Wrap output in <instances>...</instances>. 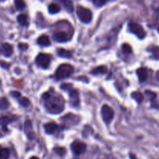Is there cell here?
Masks as SVG:
<instances>
[{
  "mask_svg": "<svg viewBox=\"0 0 159 159\" xmlns=\"http://www.w3.org/2000/svg\"><path fill=\"white\" fill-rule=\"evenodd\" d=\"M47 110L52 114H59L64 109V99L55 93L46 92L42 96Z\"/></svg>",
  "mask_w": 159,
  "mask_h": 159,
  "instance_id": "1",
  "label": "cell"
},
{
  "mask_svg": "<svg viewBox=\"0 0 159 159\" xmlns=\"http://www.w3.org/2000/svg\"><path fill=\"white\" fill-rule=\"evenodd\" d=\"M74 71V68L70 64H62L56 70L55 76L57 80H62L69 77Z\"/></svg>",
  "mask_w": 159,
  "mask_h": 159,
  "instance_id": "2",
  "label": "cell"
},
{
  "mask_svg": "<svg viewBox=\"0 0 159 159\" xmlns=\"http://www.w3.org/2000/svg\"><path fill=\"white\" fill-rule=\"evenodd\" d=\"M76 14L80 20L84 24H88L92 20V13L91 10L81 6H78L76 8Z\"/></svg>",
  "mask_w": 159,
  "mask_h": 159,
  "instance_id": "3",
  "label": "cell"
},
{
  "mask_svg": "<svg viewBox=\"0 0 159 159\" xmlns=\"http://www.w3.org/2000/svg\"><path fill=\"white\" fill-rule=\"evenodd\" d=\"M52 60V56L49 54H45V53H40L37 56L35 59V62L37 65L42 68H48V66L50 65V62Z\"/></svg>",
  "mask_w": 159,
  "mask_h": 159,
  "instance_id": "4",
  "label": "cell"
},
{
  "mask_svg": "<svg viewBox=\"0 0 159 159\" xmlns=\"http://www.w3.org/2000/svg\"><path fill=\"white\" fill-rule=\"evenodd\" d=\"M101 113H102V119L106 124H109L112 121L113 118H114V111L108 105H104L102 106Z\"/></svg>",
  "mask_w": 159,
  "mask_h": 159,
  "instance_id": "5",
  "label": "cell"
},
{
  "mask_svg": "<svg viewBox=\"0 0 159 159\" xmlns=\"http://www.w3.org/2000/svg\"><path fill=\"white\" fill-rule=\"evenodd\" d=\"M129 31L132 32L133 34L137 35L140 39H143L146 35V32L143 30L142 26L135 22H129Z\"/></svg>",
  "mask_w": 159,
  "mask_h": 159,
  "instance_id": "6",
  "label": "cell"
},
{
  "mask_svg": "<svg viewBox=\"0 0 159 159\" xmlns=\"http://www.w3.org/2000/svg\"><path fill=\"white\" fill-rule=\"evenodd\" d=\"M87 149V145L84 142L80 140H75L71 144V150L73 153L76 155H80L85 152Z\"/></svg>",
  "mask_w": 159,
  "mask_h": 159,
  "instance_id": "7",
  "label": "cell"
},
{
  "mask_svg": "<svg viewBox=\"0 0 159 159\" xmlns=\"http://www.w3.org/2000/svg\"><path fill=\"white\" fill-rule=\"evenodd\" d=\"M61 121L64 123L65 125L68 126H71L73 125L77 124L78 122L80 121V117L78 116L73 114H68L64 116L61 119Z\"/></svg>",
  "mask_w": 159,
  "mask_h": 159,
  "instance_id": "8",
  "label": "cell"
},
{
  "mask_svg": "<svg viewBox=\"0 0 159 159\" xmlns=\"http://www.w3.org/2000/svg\"><path fill=\"white\" fill-rule=\"evenodd\" d=\"M53 39L59 43H64L70 40L68 34L64 31H58L53 34Z\"/></svg>",
  "mask_w": 159,
  "mask_h": 159,
  "instance_id": "9",
  "label": "cell"
},
{
  "mask_svg": "<svg viewBox=\"0 0 159 159\" xmlns=\"http://www.w3.org/2000/svg\"><path fill=\"white\" fill-rule=\"evenodd\" d=\"M24 132L27 136L28 139L33 140L35 137V133L33 129V126L30 120H27L24 123Z\"/></svg>",
  "mask_w": 159,
  "mask_h": 159,
  "instance_id": "10",
  "label": "cell"
},
{
  "mask_svg": "<svg viewBox=\"0 0 159 159\" xmlns=\"http://www.w3.org/2000/svg\"><path fill=\"white\" fill-rule=\"evenodd\" d=\"M69 94H70V103L73 106L76 107L78 106L80 103V99H79V92L77 90H75L72 88L71 90L69 91Z\"/></svg>",
  "mask_w": 159,
  "mask_h": 159,
  "instance_id": "11",
  "label": "cell"
},
{
  "mask_svg": "<svg viewBox=\"0 0 159 159\" xmlns=\"http://www.w3.org/2000/svg\"><path fill=\"white\" fill-rule=\"evenodd\" d=\"M16 119V118L15 116H2L0 117V125L2 126V127L3 128V129L5 131L8 130L7 129V126L8 124H10L12 122L15 121Z\"/></svg>",
  "mask_w": 159,
  "mask_h": 159,
  "instance_id": "12",
  "label": "cell"
},
{
  "mask_svg": "<svg viewBox=\"0 0 159 159\" xmlns=\"http://www.w3.org/2000/svg\"><path fill=\"white\" fill-rule=\"evenodd\" d=\"M1 52L7 57H10L13 52V48L11 45L8 43H4L1 47Z\"/></svg>",
  "mask_w": 159,
  "mask_h": 159,
  "instance_id": "13",
  "label": "cell"
},
{
  "mask_svg": "<svg viewBox=\"0 0 159 159\" xmlns=\"http://www.w3.org/2000/svg\"><path fill=\"white\" fill-rule=\"evenodd\" d=\"M58 128V125L56 123H47V124L45 125V132L46 134H53L57 131Z\"/></svg>",
  "mask_w": 159,
  "mask_h": 159,
  "instance_id": "14",
  "label": "cell"
},
{
  "mask_svg": "<svg viewBox=\"0 0 159 159\" xmlns=\"http://www.w3.org/2000/svg\"><path fill=\"white\" fill-rule=\"evenodd\" d=\"M137 76H138L139 80L140 82L145 81L148 78V70L146 68H140L137 70Z\"/></svg>",
  "mask_w": 159,
  "mask_h": 159,
  "instance_id": "15",
  "label": "cell"
},
{
  "mask_svg": "<svg viewBox=\"0 0 159 159\" xmlns=\"http://www.w3.org/2000/svg\"><path fill=\"white\" fill-rule=\"evenodd\" d=\"M57 1L62 4L64 8H65L66 10H67L69 13H72V12L73 11V2H72L71 0H57Z\"/></svg>",
  "mask_w": 159,
  "mask_h": 159,
  "instance_id": "16",
  "label": "cell"
},
{
  "mask_svg": "<svg viewBox=\"0 0 159 159\" xmlns=\"http://www.w3.org/2000/svg\"><path fill=\"white\" fill-rule=\"evenodd\" d=\"M107 71H108V69H107L106 66H100L96 67L94 70H91V73L93 75L105 74L107 73Z\"/></svg>",
  "mask_w": 159,
  "mask_h": 159,
  "instance_id": "17",
  "label": "cell"
},
{
  "mask_svg": "<svg viewBox=\"0 0 159 159\" xmlns=\"http://www.w3.org/2000/svg\"><path fill=\"white\" fill-rule=\"evenodd\" d=\"M38 44L42 46H48L50 45V40L47 35H42L38 38Z\"/></svg>",
  "mask_w": 159,
  "mask_h": 159,
  "instance_id": "18",
  "label": "cell"
},
{
  "mask_svg": "<svg viewBox=\"0 0 159 159\" xmlns=\"http://www.w3.org/2000/svg\"><path fill=\"white\" fill-rule=\"evenodd\" d=\"M57 54L58 56L62 58H70L72 56L71 52L68 51V50L65 49L63 48H59L57 49Z\"/></svg>",
  "mask_w": 159,
  "mask_h": 159,
  "instance_id": "19",
  "label": "cell"
},
{
  "mask_svg": "<svg viewBox=\"0 0 159 159\" xmlns=\"http://www.w3.org/2000/svg\"><path fill=\"white\" fill-rule=\"evenodd\" d=\"M17 21L21 26H28V16L26 14H20L17 16Z\"/></svg>",
  "mask_w": 159,
  "mask_h": 159,
  "instance_id": "20",
  "label": "cell"
},
{
  "mask_svg": "<svg viewBox=\"0 0 159 159\" xmlns=\"http://www.w3.org/2000/svg\"><path fill=\"white\" fill-rule=\"evenodd\" d=\"M10 157V151L7 148L0 146V159H8Z\"/></svg>",
  "mask_w": 159,
  "mask_h": 159,
  "instance_id": "21",
  "label": "cell"
},
{
  "mask_svg": "<svg viewBox=\"0 0 159 159\" xmlns=\"http://www.w3.org/2000/svg\"><path fill=\"white\" fill-rule=\"evenodd\" d=\"M10 107V102L6 98H0V109L5 110Z\"/></svg>",
  "mask_w": 159,
  "mask_h": 159,
  "instance_id": "22",
  "label": "cell"
},
{
  "mask_svg": "<svg viewBox=\"0 0 159 159\" xmlns=\"http://www.w3.org/2000/svg\"><path fill=\"white\" fill-rule=\"evenodd\" d=\"M48 11H49V13H52V14L57 13L60 11V7L56 3H52L50 4L49 7H48Z\"/></svg>",
  "mask_w": 159,
  "mask_h": 159,
  "instance_id": "23",
  "label": "cell"
},
{
  "mask_svg": "<svg viewBox=\"0 0 159 159\" xmlns=\"http://www.w3.org/2000/svg\"><path fill=\"white\" fill-rule=\"evenodd\" d=\"M131 96L133 97V98L135 99L138 103H140V102H143V94H141L140 92L139 91H135V92H133Z\"/></svg>",
  "mask_w": 159,
  "mask_h": 159,
  "instance_id": "24",
  "label": "cell"
},
{
  "mask_svg": "<svg viewBox=\"0 0 159 159\" xmlns=\"http://www.w3.org/2000/svg\"><path fill=\"white\" fill-rule=\"evenodd\" d=\"M15 7L17 10H22L26 7L24 0H15Z\"/></svg>",
  "mask_w": 159,
  "mask_h": 159,
  "instance_id": "25",
  "label": "cell"
},
{
  "mask_svg": "<svg viewBox=\"0 0 159 159\" xmlns=\"http://www.w3.org/2000/svg\"><path fill=\"white\" fill-rule=\"evenodd\" d=\"M111 0H92L94 5L97 7H102Z\"/></svg>",
  "mask_w": 159,
  "mask_h": 159,
  "instance_id": "26",
  "label": "cell"
},
{
  "mask_svg": "<svg viewBox=\"0 0 159 159\" xmlns=\"http://www.w3.org/2000/svg\"><path fill=\"white\" fill-rule=\"evenodd\" d=\"M53 151H54L55 153H56V154L59 156L65 155V154L66 153V150L64 148H62V147H57V148H54Z\"/></svg>",
  "mask_w": 159,
  "mask_h": 159,
  "instance_id": "27",
  "label": "cell"
},
{
  "mask_svg": "<svg viewBox=\"0 0 159 159\" xmlns=\"http://www.w3.org/2000/svg\"><path fill=\"white\" fill-rule=\"evenodd\" d=\"M122 49H123V52L125 53V54L128 55L130 54L132 52V48H131V46L128 44H123L122 45Z\"/></svg>",
  "mask_w": 159,
  "mask_h": 159,
  "instance_id": "28",
  "label": "cell"
},
{
  "mask_svg": "<svg viewBox=\"0 0 159 159\" xmlns=\"http://www.w3.org/2000/svg\"><path fill=\"white\" fill-rule=\"evenodd\" d=\"M19 103L22 105L23 107H27L30 105V100L27 98L24 97L19 100Z\"/></svg>",
  "mask_w": 159,
  "mask_h": 159,
  "instance_id": "29",
  "label": "cell"
},
{
  "mask_svg": "<svg viewBox=\"0 0 159 159\" xmlns=\"http://www.w3.org/2000/svg\"><path fill=\"white\" fill-rule=\"evenodd\" d=\"M151 51L152 52L153 55L156 59H159V47H154Z\"/></svg>",
  "mask_w": 159,
  "mask_h": 159,
  "instance_id": "30",
  "label": "cell"
},
{
  "mask_svg": "<svg viewBox=\"0 0 159 159\" xmlns=\"http://www.w3.org/2000/svg\"><path fill=\"white\" fill-rule=\"evenodd\" d=\"M62 90L64 91H70L72 89V84H62L60 87Z\"/></svg>",
  "mask_w": 159,
  "mask_h": 159,
  "instance_id": "31",
  "label": "cell"
},
{
  "mask_svg": "<svg viewBox=\"0 0 159 159\" xmlns=\"http://www.w3.org/2000/svg\"><path fill=\"white\" fill-rule=\"evenodd\" d=\"M10 95H11L12 97L15 98H19L21 96V94L19 92V91H13L10 92Z\"/></svg>",
  "mask_w": 159,
  "mask_h": 159,
  "instance_id": "32",
  "label": "cell"
},
{
  "mask_svg": "<svg viewBox=\"0 0 159 159\" xmlns=\"http://www.w3.org/2000/svg\"><path fill=\"white\" fill-rule=\"evenodd\" d=\"M0 65L2 66L3 68H6V69H8L9 66H10V64L7 63V62H3V61H0Z\"/></svg>",
  "mask_w": 159,
  "mask_h": 159,
  "instance_id": "33",
  "label": "cell"
},
{
  "mask_svg": "<svg viewBox=\"0 0 159 159\" xmlns=\"http://www.w3.org/2000/svg\"><path fill=\"white\" fill-rule=\"evenodd\" d=\"M19 47L21 50H26L27 48H28L27 44H20Z\"/></svg>",
  "mask_w": 159,
  "mask_h": 159,
  "instance_id": "34",
  "label": "cell"
},
{
  "mask_svg": "<svg viewBox=\"0 0 159 159\" xmlns=\"http://www.w3.org/2000/svg\"><path fill=\"white\" fill-rule=\"evenodd\" d=\"M129 157H130V159H137L136 156L134 155V154H129Z\"/></svg>",
  "mask_w": 159,
  "mask_h": 159,
  "instance_id": "35",
  "label": "cell"
},
{
  "mask_svg": "<svg viewBox=\"0 0 159 159\" xmlns=\"http://www.w3.org/2000/svg\"><path fill=\"white\" fill-rule=\"evenodd\" d=\"M30 159H39V158H38V157H36V156H33V157H30Z\"/></svg>",
  "mask_w": 159,
  "mask_h": 159,
  "instance_id": "36",
  "label": "cell"
},
{
  "mask_svg": "<svg viewBox=\"0 0 159 159\" xmlns=\"http://www.w3.org/2000/svg\"><path fill=\"white\" fill-rule=\"evenodd\" d=\"M157 80H159V72H158V73H157Z\"/></svg>",
  "mask_w": 159,
  "mask_h": 159,
  "instance_id": "37",
  "label": "cell"
},
{
  "mask_svg": "<svg viewBox=\"0 0 159 159\" xmlns=\"http://www.w3.org/2000/svg\"><path fill=\"white\" fill-rule=\"evenodd\" d=\"M108 159H115V158H113V157H109V158Z\"/></svg>",
  "mask_w": 159,
  "mask_h": 159,
  "instance_id": "38",
  "label": "cell"
},
{
  "mask_svg": "<svg viewBox=\"0 0 159 159\" xmlns=\"http://www.w3.org/2000/svg\"><path fill=\"white\" fill-rule=\"evenodd\" d=\"M0 1H4V0H0Z\"/></svg>",
  "mask_w": 159,
  "mask_h": 159,
  "instance_id": "39",
  "label": "cell"
},
{
  "mask_svg": "<svg viewBox=\"0 0 159 159\" xmlns=\"http://www.w3.org/2000/svg\"><path fill=\"white\" fill-rule=\"evenodd\" d=\"M0 53H1V50H0Z\"/></svg>",
  "mask_w": 159,
  "mask_h": 159,
  "instance_id": "40",
  "label": "cell"
},
{
  "mask_svg": "<svg viewBox=\"0 0 159 159\" xmlns=\"http://www.w3.org/2000/svg\"><path fill=\"white\" fill-rule=\"evenodd\" d=\"M158 32H159V27H158Z\"/></svg>",
  "mask_w": 159,
  "mask_h": 159,
  "instance_id": "41",
  "label": "cell"
},
{
  "mask_svg": "<svg viewBox=\"0 0 159 159\" xmlns=\"http://www.w3.org/2000/svg\"><path fill=\"white\" fill-rule=\"evenodd\" d=\"M74 159H79V158H74Z\"/></svg>",
  "mask_w": 159,
  "mask_h": 159,
  "instance_id": "42",
  "label": "cell"
},
{
  "mask_svg": "<svg viewBox=\"0 0 159 159\" xmlns=\"http://www.w3.org/2000/svg\"><path fill=\"white\" fill-rule=\"evenodd\" d=\"M158 11H159V9H158Z\"/></svg>",
  "mask_w": 159,
  "mask_h": 159,
  "instance_id": "43",
  "label": "cell"
}]
</instances>
